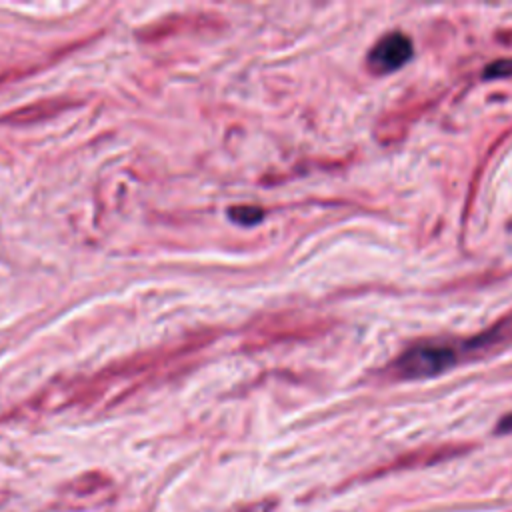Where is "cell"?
Returning a JSON list of instances; mask_svg holds the SVG:
<instances>
[{
  "label": "cell",
  "mask_w": 512,
  "mask_h": 512,
  "mask_svg": "<svg viewBox=\"0 0 512 512\" xmlns=\"http://www.w3.org/2000/svg\"><path fill=\"white\" fill-rule=\"evenodd\" d=\"M228 216L238 224H256L264 212L256 206H234L228 210Z\"/></svg>",
  "instance_id": "obj_3"
},
{
  "label": "cell",
  "mask_w": 512,
  "mask_h": 512,
  "mask_svg": "<svg viewBox=\"0 0 512 512\" xmlns=\"http://www.w3.org/2000/svg\"><path fill=\"white\" fill-rule=\"evenodd\" d=\"M456 362V352L446 344L424 342L410 348L396 362V370L404 378H426L448 370Z\"/></svg>",
  "instance_id": "obj_1"
},
{
  "label": "cell",
  "mask_w": 512,
  "mask_h": 512,
  "mask_svg": "<svg viewBox=\"0 0 512 512\" xmlns=\"http://www.w3.org/2000/svg\"><path fill=\"white\" fill-rule=\"evenodd\" d=\"M414 54L412 42L402 32H390L380 38L368 54V66L378 74H388L404 66Z\"/></svg>",
  "instance_id": "obj_2"
}]
</instances>
